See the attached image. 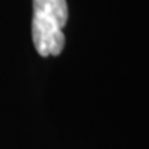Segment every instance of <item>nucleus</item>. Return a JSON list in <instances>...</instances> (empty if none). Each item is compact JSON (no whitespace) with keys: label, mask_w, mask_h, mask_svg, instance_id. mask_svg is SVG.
Masks as SVG:
<instances>
[{"label":"nucleus","mask_w":149,"mask_h":149,"mask_svg":"<svg viewBox=\"0 0 149 149\" xmlns=\"http://www.w3.org/2000/svg\"><path fill=\"white\" fill-rule=\"evenodd\" d=\"M68 21L66 0H33L32 39L42 57L59 55L64 50V29Z\"/></svg>","instance_id":"nucleus-1"}]
</instances>
